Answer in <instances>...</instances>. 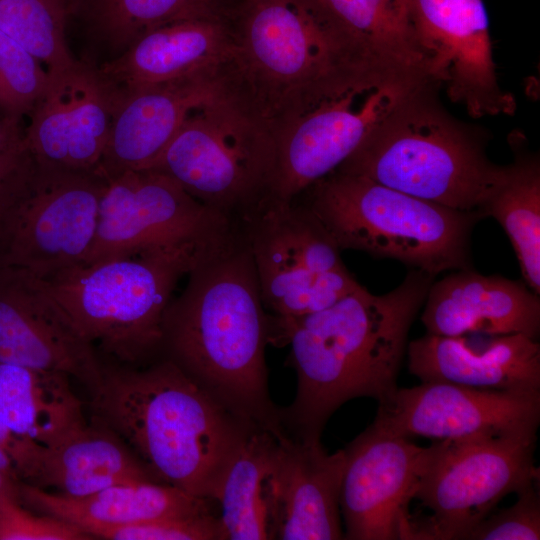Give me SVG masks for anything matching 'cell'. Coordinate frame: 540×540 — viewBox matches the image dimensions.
I'll return each instance as SVG.
<instances>
[{"mask_svg":"<svg viewBox=\"0 0 540 540\" xmlns=\"http://www.w3.org/2000/svg\"><path fill=\"white\" fill-rule=\"evenodd\" d=\"M377 67L431 80L409 0H311Z\"/></svg>","mask_w":540,"mask_h":540,"instance_id":"obj_26","label":"cell"},{"mask_svg":"<svg viewBox=\"0 0 540 540\" xmlns=\"http://www.w3.org/2000/svg\"><path fill=\"white\" fill-rule=\"evenodd\" d=\"M507 234L523 281L540 295V165L536 156L518 152L481 208Z\"/></svg>","mask_w":540,"mask_h":540,"instance_id":"obj_28","label":"cell"},{"mask_svg":"<svg viewBox=\"0 0 540 540\" xmlns=\"http://www.w3.org/2000/svg\"><path fill=\"white\" fill-rule=\"evenodd\" d=\"M0 30L43 63L49 73L77 62L65 39L61 0H0Z\"/></svg>","mask_w":540,"mask_h":540,"instance_id":"obj_30","label":"cell"},{"mask_svg":"<svg viewBox=\"0 0 540 540\" xmlns=\"http://www.w3.org/2000/svg\"><path fill=\"white\" fill-rule=\"evenodd\" d=\"M217 78L226 100L273 136L326 98L368 78L374 65L311 0H239Z\"/></svg>","mask_w":540,"mask_h":540,"instance_id":"obj_3","label":"cell"},{"mask_svg":"<svg viewBox=\"0 0 540 540\" xmlns=\"http://www.w3.org/2000/svg\"><path fill=\"white\" fill-rule=\"evenodd\" d=\"M431 80L473 117L511 115L515 99L501 89L482 0H409Z\"/></svg>","mask_w":540,"mask_h":540,"instance_id":"obj_16","label":"cell"},{"mask_svg":"<svg viewBox=\"0 0 540 540\" xmlns=\"http://www.w3.org/2000/svg\"><path fill=\"white\" fill-rule=\"evenodd\" d=\"M106 185L96 172L49 166L29 153L0 227V268L45 280L84 264Z\"/></svg>","mask_w":540,"mask_h":540,"instance_id":"obj_11","label":"cell"},{"mask_svg":"<svg viewBox=\"0 0 540 540\" xmlns=\"http://www.w3.org/2000/svg\"><path fill=\"white\" fill-rule=\"evenodd\" d=\"M341 250L389 258L432 276L472 268L471 234L483 219L334 171L298 195Z\"/></svg>","mask_w":540,"mask_h":540,"instance_id":"obj_7","label":"cell"},{"mask_svg":"<svg viewBox=\"0 0 540 540\" xmlns=\"http://www.w3.org/2000/svg\"><path fill=\"white\" fill-rule=\"evenodd\" d=\"M20 481L0 472V497L10 496L19 499Z\"/></svg>","mask_w":540,"mask_h":540,"instance_id":"obj_39","label":"cell"},{"mask_svg":"<svg viewBox=\"0 0 540 540\" xmlns=\"http://www.w3.org/2000/svg\"><path fill=\"white\" fill-rule=\"evenodd\" d=\"M432 85L404 75L368 78L324 99L275 135L271 195L290 200L337 170L414 92Z\"/></svg>","mask_w":540,"mask_h":540,"instance_id":"obj_12","label":"cell"},{"mask_svg":"<svg viewBox=\"0 0 540 540\" xmlns=\"http://www.w3.org/2000/svg\"><path fill=\"white\" fill-rule=\"evenodd\" d=\"M539 481L517 492L511 506L492 511L465 537V540H538L540 539Z\"/></svg>","mask_w":540,"mask_h":540,"instance_id":"obj_34","label":"cell"},{"mask_svg":"<svg viewBox=\"0 0 540 540\" xmlns=\"http://www.w3.org/2000/svg\"><path fill=\"white\" fill-rule=\"evenodd\" d=\"M187 277L164 312L160 357L247 424L280 434L265 362L270 314L237 226L198 258Z\"/></svg>","mask_w":540,"mask_h":540,"instance_id":"obj_2","label":"cell"},{"mask_svg":"<svg viewBox=\"0 0 540 540\" xmlns=\"http://www.w3.org/2000/svg\"><path fill=\"white\" fill-rule=\"evenodd\" d=\"M89 409L157 481L211 501L255 428L164 357L141 367L102 361Z\"/></svg>","mask_w":540,"mask_h":540,"instance_id":"obj_4","label":"cell"},{"mask_svg":"<svg viewBox=\"0 0 540 540\" xmlns=\"http://www.w3.org/2000/svg\"><path fill=\"white\" fill-rule=\"evenodd\" d=\"M65 374L0 362V422L42 446L87 424Z\"/></svg>","mask_w":540,"mask_h":540,"instance_id":"obj_27","label":"cell"},{"mask_svg":"<svg viewBox=\"0 0 540 540\" xmlns=\"http://www.w3.org/2000/svg\"><path fill=\"white\" fill-rule=\"evenodd\" d=\"M0 447L13 460L23 482H29L39 464L42 445L22 437L0 422Z\"/></svg>","mask_w":540,"mask_h":540,"instance_id":"obj_37","label":"cell"},{"mask_svg":"<svg viewBox=\"0 0 540 540\" xmlns=\"http://www.w3.org/2000/svg\"><path fill=\"white\" fill-rule=\"evenodd\" d=\"M250 251L266 311L298 317L329 307L361 284L334 238L299 197L264 198L235 224Z\"/></svg>","mask_w":540,"mask_h":540,"instance_id":"obj_9","label":"cell"},{"mask_svg":"<svg viewBox=\"0 0 540 540\" xmlns=\"http://www.w3.org/2000/svg\"><path fill=\"white\" fill-rule=\"evenodd\" d=\"M63 2V0H61Z\"/></svg>","mask_w":540,"mask_h":540,"instance_id":"obj_42","label":"cell"},{"mask_svg":"<svg viewBox=\"0 0 540 540\" xmlns=\"http://www.w3.org/2000/svg\"><path fill=\"white\" fill-rule=\"evenodd\" d=\"M20 118L5 115L0 119V153L17 145L23 139Z\"/></svg>","mask_w":540,"mask_h":540,"instance_id":"obj_38","label":"cell"},{"mask_svg":"<svg viewBox=\"0 0 540 540\" xmlns=\"http://www.w3.org/2000/svg\"><path fill=\"white\" fill-rule=\"evenodd\" d=\"M434 278L412 269L385 294L360 285L322 310L270 315L269 343L290 345L288 365L297 374L293 402L279 408L287 434L320 440L329 418L347 401L370 397L379 403L396 390L410 327Z\"/></svg>","mask_w":540,"mask_h":540,"instance_id":"obj_1","label":"cell"},{"mask_svg":"<svg viewBox=\"0 0 540 540\" xmlns=\"http://www.w3.org/2000/svg\"><path fill=\"white\" fill-rule=\"evenodd\" d=\"M423 306L427 334L520 333L537 339L540 333V297L523 279L455 270L432 282Z\"/></svg>","mask_w":540,"mask_h":540,"instance_id":"obj_22","label":"cell"},{"mask_svg":"<svg viewBox=\"0 0 540 540\" xmlns=\"http://www.w3.org/2000/svg\"><path fill=\"white\" fill-rule=\"evenodd\" d=\"M428 87L391 111L337 171L482 215L506 166L488 159L482 141L426 96Z\"/></svg>","mask_w":540,"mask_h":540,"instance_id":"obj_6","label":"cell"},{"mask_svg":"<svg viewBox=\"0 0 540 540\" xmlns=\"http://www.w3.org/2000/svg\"><path fill=\"white\" fill-rule=\"evenodd\" d=\"M275 166L273 134L221 97L194 110L149 169L236 224L271 194Z\"/></svg>","mask_w":540,"mask_h":540,"instance_id":"obj_8","label":"cell"},{"mask_svg":"<svg viewBox=\"0 0 540 540\" xmlns=\"http://www.w3.org/2000/svg\"><path fill=\"white\" fill-rule=\"evenodd\" d=\"M227 15L213 12L154 28L98 70L117 92L217 73L230 46Z\"/></svg>","mask_w":540,"mask_h":540,"instance_id":"obj_23","label":"cell"},{"mask_svg":"<svg viewBox=\"0 0 540 540\" xmlns=\"http://www.w3.org/2000/svg\"><path fill=\"white\" fill-rule=\"evenodd\" d=\"M0 362L65 374L91 393L102 379L96 349L40 281L9 268H0Z\"/></svg>","mask_w":540,"mask_h":540,"instance_id":"obj_18","label":"cell"},{"mask_svg":"<svg viewBox=\"0 0 540 540\" xmlns=\"http://www.w3.org/2000/svg\"><path fill=\"white\" fill-rule=\"evenodd\" d=\"M219 0H93L100 33L123 51L143 34L167 23L224 11Z\"/></svg>","mask_w":540,"mask_h":540,"instance_id":"obj_31","label":"cell"},{"mask_svg":"<svg viewBox=\"0 0 540 540\" xmlns=\"http://www.w3.org/2000/svg\"><path fill=\"white\" fill-rule=\"evenodd\" d=\"M223 97L216 73L117 92L97 173L106 180L151 168L187 117Z\"/></svg>","mask_w":540,"mask_h":540,"instance_id":"obj_20","label":"cell"},{"mask_svg":"<svg viewBox=\"0 0 540 540\" xmlns=\"http://www.w3.org/2000/svg\"><path fill=\"white\" fill-rule=\"evenodd\" d=\"M0 472L11 477L12 479L21 481L15 464L8 453L0 447Z\"/></svg>","mask_w":540,"mask_h":540,"instance_id":"obj_40","label":"cell"},{"mask_svg":"<svg viewBox=\"0 0 540 540\" xmlns=\"http://www.w3.org/2000/svg\"><path fill=\"white\" fill-rule=\"evenodd\" d=\"M540 423V391L476 388L421 382L399 388L379 402L372 429L410 439L463 440L535 435Z\"/></svg>","mask_w":540,"mask_h":540,"instance_id":"obj_14","label":"cell"},{"mask_svg":"<svg viewBox=\"0 0 540 540\" xmlns=\"http://www.w3.org/2000/svg\"><path fill=\"white\" fill-rule=\"evenodd\" d=\"M220 243L148 247L38 280L102 361L143 366L161 356L162 320L178 282Z\"/></svg>","mask_w":540,"mask_h":540,"instance_id":"obj_5","label":"cell"},{"mask_svg":"<svg viewBox=\"0 0 540 540\" xmlns=\"http://www.w3.org/2000/svg\"><path fill=\"white\" fill-rule=\"evenodd\" d=\"M436 449L370 426L352 440L339 497L344 539L406 540L409 506Z\"/></svg>","mask_w":540,"mask_h":540,"instance_id":"obj_15","label":"cell"},{"mask_svg":"<svg viewBox=\"0 0 540 540\" xmlns=\"http://www.w3.org/2000/svg\"><path fill=\"white\" fill-rule=\"evenodd\" d=\"M435 441L413 498L428 513L409 516L406 540H465L504 497L539 481L537 434Z\"/></svg>","mask_w":540,"mask_h":540,"instance_id":"obj_10","label":"cell"},{"mask_svg":"<svg viewBox=\"0 0 540 540\" xmlns=\"http://www.w3.org/2000/svg\"><path fill=\"white\" fill-rule=\"evenodd\" d=\"M78 526L28 511L18 498L0 497V540H88Z\"/></svg>","mask_w":540,"mask_h":540,"instance_id":"obj_35","label":"cell"},{"mask_svg":"<svg viewBox=\"0 0 540 540\" xmlns=\"http://www.w3.org/2000/svg\"><path fill=\"white\" fill-rule=\"evenodd\" d=\"M234 230L235 224L169 176L153 169L127 171L107 180L84 265L154 246L217 244Z\"/></svg>","mask_w":540,"mask_h":540,"instance_id":"obj_13","label":"cell"},{"mask_svg":"<svg viewBox=\"0 0 540 540\" xmlns=\"http://www.w3.org/2000/svg\"><path fill=\"white\" fill-rule=\"evenodd\" d=\"M30 114L23 143L39 162L81 172H96L110 130L116 90L98 69L76 62L49 73Z\"/></svg>","mask_w":540,"mask_h":540,"instance_id":"obj_17","label":"cell"},{"mask_svg":"<svg viewBox=\"0 0 540 540\" xmlns=\"http://www.w3.org/2000/svg\"><path fill=\"white\" fill-rule=\"evenodd\" d=\"M406 351L409 372L421 382L540 391V344L524 334L426 333L409 342Z\"/></svg>","mask_w":540,"mask_h":540,"instance_id":"obj_21","label":"cell"},{"mask_svg":"<svg viewBox=\"0 0 540 540\" xmlns=\"http://www.w3.org/2000/svg\"><path fill=\"white\" fill-rule=\"evenodd\" d=\"M345 465L344 449L329 454L320 440L276 435L264 481L269 538L344 539L339 497Z\"/></svg>","mask_w":540,"mask_h":540,"instance_id":"obj_19","label":"cell"},{"mask_svg":"<svg viewBox=\"0 0 540 540\" xmlns=\"http://www.w3.org/2000/svg\"><path fill=\"white\" fill-rule=\"evenodd\" d=\"M90 535L107 540H223L219 517L213 512L99 528Z\"/></svg>","mask_w":540,"mask_h":540,"instance_id":"obj_33","label":"cell"},{"mask_svg":"<svg viewBox=\"0 0 540 540\" xmlns=\"http://www.w3.org/2000/svg\"><path fill=\"white\" fill-rule=\"evenodd\" d=\"M48 71L23 46L0 30V109L21 118L41 97Z\"/></svg>","mask_w":540,"mask_h":540,"instance_id":"obj_32","label":"cell"},{"mask_svg":"<svg viewBox=\"0 0 540 540\" xmlns=\"http://www.w3.org/2000/svg\"><path fill=\"white\" fill-rule=\"evenodd\" d=\"M276 435L252 429L227 469L215 501L223 540L269 538L264 481Z\"/></svg>","mask_w":540,"mask_h":540,"instance_id":"obj_29","label":"cell"},{"mask_svg":"<svg viewBox=\"0 0 540 540\" xmlns=\"http://www.w3.org/2000/svg\"><path fill=\"white\" fill-rule=\"evenodd\" d=\"M19 501L37 513L70 522L89 535L99 528L212 512L211 500L154 480L117 484L82 498L20 481Z\"/></svg>","mask_w":540,"mask_h":540,"instance_id":"obj_24","label":"cell"},{"mask_svg":"<svg viewBox=\"0 0 540 540\" xmlns=\"http://www.w3.org/2000/svg\"><path fill=\"white\" fill-rule=\"evenodd\" d=\"M219 1L222 2L223 4H225L224 0H219ZM225 5H227V4H225ZM227 6H228V5H227Z\"/></svg>","mask_w":540,"mask_h":540,"instance_id":"obj_41","label":"cell"},{"mask_svg":"<svg viewBox=\"0 0 540 540\" xmlns=\"http://www.w3.org/2000/svg\"><path fill=\"white\" fill-rule=\"evenodd\" d=\"M27 156L23 139L0 153V227L15 199Z\"/></svg>","mask_w":540,"mask_h":540,"instance_id":"obj_36","label":"cell"},{"mask_svg":"<svg viewBox=\"0 0 540 540\" xmlns=\"http://www.w3.org/2000/svg\"><path fill=\"white\" fill-rule=\"evenodd\" d=\"M157 481L131 448L108 428L86 424L58 442L43 446L28 484L82 498L113 485ZM159 482V481H158ZM26 483V482H25Z\"/></svg>","mask_w":540,"mask_h":540,"instance_id":"obj_25","label":"cell"}]
</instances>
